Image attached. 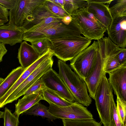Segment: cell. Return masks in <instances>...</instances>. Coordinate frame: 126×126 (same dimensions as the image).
I'll list each match as a JSON object with an SVG mask.
<instances>
[{
    "mask_svg": "<svg viewBox=\"0 0 126 126\" xmlns=\"http://www.w3.org/2000/svg\"><path fill=\"white\" fill-rule=\"evenodd\" d=\"M44 2L53 13L60 17L63 18L70 15L64 9L55 4L50 0H45Z\"/></svg>",
    "mask_w": 126,
    "mask_h": 126,
    "instance_id": "28",
    "label": "cell"
},
{
    "mask_svg": "<svg viewBox=\"0 0 126 126\" xmlns=\"http://www.w3.org/2000/svg\"><path fill=\"white\" fill-rule=\"evenodd\" d=\"M111 117L112 126H126L123 124L117 113L116 105L115 103L113 95L111 98Z\"/></svg>",
    "mask_w": 126,
    "mask_h": 126,
    "instance_id": "29",
    "label": "cell"
},
{
    "mask_svg": "<svg viewBox=\"0 0 126 126\" xmlns=\"http://www.w3.org/2000/svg\"><path fill=\"white\" fill-rule=\"evenodd\" d=\"M105 73L96 91L94 99L96 109L104 126H112L111 117V98L113 90Z\"/></svg>",
    "mask_w": 126,
    "mask_h": 126,
    "instance_id": "5",
    "label": "cell"
},
{
    "mask_svg": "<svg viewBox=\"0 0 126 126\" xmlns=\"http://www.w3.org/2000/svg\"><path fill=\"white\" fill-rule=\"evenodd\" d=\"M4 112L0 111V118H3V117Z\"/></svg>",
    "mask_w": 126,
    "mask_h": 126,
    "instance_id": "39",
    "label": "cell"
},
{
    "mask_svg": "<svg viewBox=\"0 0 126 126\" xmlns=\"http://www.w3.org/2000/svg\"><path fill=\"white\" fill-rule=\"evenodd\" d=\"M112 18L126 16V0H117L109 8Z\"/></svg>",
    "mask_w": 126,
    "mask_h": 126,
    "instance_id": "24",
    "label": "cell"
},
{
    "mask_svg": "<svg viewBox=\"0 0 126 126\" xmlns=\"http://www.w3.org/2000/svg\"><path fill=\"white\" fill-rule=\"evenodd\" d=\"M9 15L8 10L0 5V18L5 23L9 21L8 17Z\"/></svg>",
    "mask_w": 126,
    "mask_h": 126,
    "instance_id": "34",
    "label": "cell"
},
{
    "mask_svg": "<svg viewBox=\"0 0 126 126\" xmlns=\"http://www.w3.org/2000/svg\"><path fill=\"white\" fill-rule=\"evenodd\" d=\"M60 77L74 98L75 101L88 107L92 100L84 81L73 71L69 65L60 60L58 62Z\"/></svg>",
    "mask_w": 126,
    "mask_h": 126,
    "instance_id": "2",
    "label": "cell"
},
{
    "mask_svg": "<svg viewBox=\"0 0 126 126\" xmlns=\"http://www.w3.org/2000/svg\"><path fill=\"white\" fill-rule=\"evenodd\" d=\"M81 34L82 32L79 27L72 19L68 25L64 24L62 21H55L38 31L24 32L23 40L31 43L45 39L75 38L81 37Z\"/></svg>",
    "mask_w": 126,
    "mask_h": 126,
    "instance_id": "1",
    "label": "cell"
},
{
    "mask_svg": "<svg viewBox=\"0 0 126 126\" xmlns=\"http://www.w3.org/2000/svg\"><path fill=\"white\" fill-rule=\"evenodd\" d=\"M47 88L55 92L68 101L73 102L75 100L59 74L52 68L41 78Z\"/></svg>",
    "mask_w": 126,
    "mask_h": 126,
    "instance_id": "11",
    "label": "cell"
},
{
    "mask_svg": "<svg viewBox=\"0 0 126 126\" xmlns=\"http://www.w3.org/2000/svg\"><path fill=\"white\" fill-rule=\"evenodd\" d=\"M24 31L21 27L8 22L0 26V43L13 46L23 41Z\"/></svg>",
    "mask_w": 126,
    "mask_h": 126,
    "instance_id": "15",
    "label": "cell"
},
{
    "mask_svg": "<svg viewBox=\"0 0 126 126\" xmlns=\"http://www.w3.org/2000/svg\"><path fill=\"white\" fill-rule=\"evenodd\" d=\"M108 37L119 47L126 46V16L112 18L107 31Z\"/></svg>",
    "mask_w": 126,
    "mask_h": 126,
    "instance_id": "14",
    "label": "cell"
},
{
    "mask_svg": "<svg viewBox=\"0 0 126 126\" xmlns=\"http://www.w3.org/2000/svg\"><path fill=\"white\" fill-rule=\"evenodd\" d=\"M72 20L70 15L65 16L63 18L62 21L65 24L67 25H69Z\"/></svg>",
    "mask_w": 126,
    "mask_h": 126,
    "instance_id": "36",
    "label": "cell"
},
{
    "mask_svg": "<svg viewBox=\"0 0 126 126\" xmlns=\"http://www.w3.org/2000/svg\"><path fill=\"white\" fill-rule=\"evenodd\" d=\"M21 66L13 69L0 84V98L4 95L25 71Z\"/></svg>",
    "mask_w": 126,
    "mask_h": 126,
    "instance_id": "19",
    "label": "cell"
},
{
    "mask_svg": "<svg viewBox=\"0 0 126 126\" xmlns=\"http://www.w3.org/2000/svg\"><path fill=\"white\" fill-rule=\"evenodd\" d=\"M48 107L50 112L58 119H92L91 113L83 105L76 101L66 107L60 106L51 103Z\"/></svg>",
    "mask_w": 126,
    "mask_h": 126,
    "instance_id": "9",
    "label": "cell"
},
{
    "mask_svg": "<svg viewBox=\"0 0 126 126\" xmlns=\"http://www.w3.org/2000/svg\"><path fill=\"white\" fill-rule=\"evenodd\" d=\"M54 55L65 62L71 61L90 46L91 40L84 37L48 39Z\"/></svg>",
    "mask_w": 126,
    "mask_h": 126,
    "instance_id": "3",
    "label": "cell"
},
{
    "mask_svg": "<svg viewBox=\"0 0 126 126\" xmlns=\"http://www.w3.org/2000/svg\"><path fill=\"white\" fill-rule=\"evenodd\" d=\"M40 57L33 46L26 41L21 43L18 49L17 58L21 66L24 70L34 63Z\"/></svg>",
    "mask_w": 126,
    "mask_h": 126,
    "instance_id": "17",
    "label": "cell"
},
{
    "mask_svg": "<svg viewBox=\"0 0 126 126\" xmlns=\"http://www.w3.org/2000/svg\"><path fill=\"white\" fill-rule=\"evenodd\" d=\"M18 118L14 113H12L11 110L5 107L3 118L4 126H18Z\"/></svg>",
    "mask_w": 126,
    "mask_h": 126,
    "instance_id": "27",
    "label": "cell"
},
{
    "mask_svg": "<svg viewBox=\"0 0 126 126\" xmlns=\"http://www.w3.org/2000/svg\"><path fill=\"white\" fill-rule=\"evenodd\" d=\"M50 1L57 5L63 9L65 4V0H50Z\"/></svg>",
    "mask_w": 126,
    "mask_h": 126,
    "instance_id": "37",
    "label": "cell"
},
{
    "mask_svg": "<svg viewBox=\"0 0 126 126\" xmlns=\"http://www.w3.org/2000/svg\"><path fill=\"white\" fill-rule=\"evenodd\" d=\"M82 34L90 40H98L103 37L106 28L99 22L86 7L78 10L71 15Z\"/></svg>",
    "mask_w": 126,
    "mask_h": 126,
    "instance_id": "4",
    "label": "cell"
},
{
    "mask_svg": "<svg viewBox=\"0 0 126 126\" xmlns=\"http://www.w3.org/2000/svg\"><path fill=\"white\" fill-rule=\"evenodd\" d=\"M122 49V48L119 47L106 58L104 67V71L105 73L108 74L122 66L115 56Z\"/></svg>",
    "mask_w": 126,
    "mask_h": 126,
    "instance_id": "22",
    "label": "cell"
},
{
    "mask_svg": "<svg viewBox=\"0 0 126 126\" xmlns=\"http://www.w3.org/2000/svg\"><path fill=\"white\" fill-rule=\"evenodd\" d=\"M63 126H102L95 120L62 119Z\"/></svg>",
    "mask_w": 126,
    "mask_h": 126,
    "instance_id": "23",
    "label": "cell"
},
{
    "mask_svg": "<svg viewBox=\"0 0 126 126\" xmlns=\"http://www.w3.org/2000/svg\"><path fill=\"white\" fill-rule=\"evenodd\" d=\"M44 100L61 107L69 106L73 102L65 99L54 91L46 88L42 90Z\"/></svg>",
    "mask_w": 126,
    "mask_h": 126,
    "instance_id": "21",
    "label": "cell"
},
{
    "mask_svg": "<svg viewBox=\"0 0 126 126\" xmlns=\"http://www.w3.org/2000/svg\"><path fill=\"white\" fill-rule=\"evenodd\" d=\"M64 9L70 15L79 9L86 7L87 2L85 0H65Z\"/></svg>",
    "mask_w": 126,
    "mask_h": 126,
    "instance_id": "25",
    "label": "cell"
},
{
    "mask_svg": "<svg viewBox=\"0 0 126 126\" xmlns=\"http://www.w3.org/2000/svg\"><path fill=\"white\" fill-rule=\"evenodd\" d=\"M45 0H16L13 8L9 11V22L21 27L27 17Z\"/></svg>",
    "mask_w": 126,
    "mask_h": 126,
    "instance_id": "10",
    "label": "cell"
},
{
    "mask_svg": "<svg viewBox=\"0 0 126 126\" xmlns=\"http://www.w3.org/2000/svg\"><path fill=\"white\" fill-rule=\"evenodd\" d=\"M89 1L102 3L105 4H110L113 0H88Z\"/></svg>",
    "mask_w": 126,
    "mask_h": 126,
    "instance_id": "38",
    "label": "cell"
},
{
    "mask_svg": "<svg viewBox=\"0 0 126 126\" xmlns=\"http://www.w3.org/2000/svg\"><path fill=\"white\" fill-rule=\"evenodd\" d=\"M44 100L42 91L30 94L24 95L19 99L15 104V111L14 113L19 117V115L37 104L41 100Z\"/></svg>",
    "mask_w": 126,
    "mask_h": 126,
    "instance_id": "18",
    "label": "cell"
},
{
    "mask_svg": "<svg viewBox=\"0 0 126 126\" xmlns=\"http://www.w3.org/2000/svg\"><path fill=\"white\" fill-rule=\"evenodd\" d=\"M7 51L5 45L0 43V63L2 61L3 58Z\"/></svg>",
    "mask_w": 126,
    "mask_h": 126,
    "instance_id": "35",
    "label": "cell"
},
{
    "mask_svg": "<svg viewBox=\"0 0 126 126\" xmlns=\"http://www.w3.org/2000/svg\"><path fill=\"white\" fill-rule=\"evenodd\" d=\"M108 74V80L114 94L126 104V65Z\"/></svg>",
    "mask_w": 126,
    "mask_h": 126,
    "instance_id": "12",
    "label": "cell"
},
{
    "mask_svg": "<svg viewBox=\"0 0 126 126\" xmlns=\"http://www.w3.org/2000/svg\"><path fill=\"white\" fill-rule=\"evenodd\" d=\"M46 88L43 80L40 78L26 91L23 95H27L39 92Z\"/></svg>",
    "mask_w": 126,
    "mask_h": 126,
    "instance_id": "31",
    "label": "cell"
},
{
    "mask_svg": "<svg viewBox=\"0 0 126 126\" xmlns=\"http://www.w3.org/2000/svg\"><path fill=\"white\" fill-rule=\"evenodd\" d=\"M115 57L121 66L126 65V48H122V50L116 55Z\"/></svg>",
    "mask_w": 126,
    "mask_h": 126,
    "instance_id": "32",
    "label": "cell"
},
{
    "mask_svg": "<svg viewBox=\"0 0 126 126\" xmlns=\"http://www.w3.org/2000/svg\"><path fill=\"white\" fill-rule=\"evenodd\" d=\"M86 8L100 23L105 26L108 31L112 18L109 9V4L92 2L88 0Z\"/></svg>",
    "mask_w": 126,
    "mask_h": 126,
    "instance_id": "16",
    "label": "cell"
},
{
    "mask_svg": "<svg viewBox=\"0 0 126 126\" xmlns=\"http://www.w3.org/2000/svg\"><path fill=\"white\" fill-rule=\"evenodd\" d=\"M16 0H0V5L7 10H11L14 6Z\"/></svg>",
    "mask_w": 126,
    "mask_h": 126,
    "instance_id": "33",
    "label": "cell"
},
{
    "mask_svg": "<svg viewBox=\"0 0 126 126\" xmlns=\"http://www.w3.org/2000/svg\"><path fill=\"white\" fill-rule=\"evenodd\" d=\"M24 114L40 116L51 121L58 119L50 112L48 107L39 102L22 114Z\"/></svg>",
    "mask_w": 126,
    "mask_h": 126,
    "instance_id": "20",
    "label": "cell"
},
{
    "mask_svg": "<svg viewBox=\"0 0 126 126\" xmlns=\"http://www.w3.org/2000/svg\"><path fill=\"white\" fill-rule=\"evenodd\" d=\"M5 23L3 22L0 20V26L4 25Z\"/></svg>",
    "mask_w": 126,
    "mask_h": 126,
    "instance_id": "40",
    "label": "cell"
},
{
    "mask_svg": "<svg viewBox=\"0 0 126 126\" xmlns=\"http://www.w3.org/2000/svg\"><path fill=\"white\" fill-rule=\"evenodd\" d=\"M40 56L46 53L51 47L50 42L48 39H45L31 43Z\"/></svg>",
    "mask_w": 126,
    "mask_h": 126,
    "instance_id": "26",
    "label": "cell"
},
{
    "mask_svg": "<svg viewBox=\"0 0 126 126\" xmlns=\"http://www.w3.org/2000/svg\"><path fill=\"white\" fill-rule=\"evenodd\" d=\"M4 79L3 78H0V84L2 83V82L3 81Z\"/></svg>",
    "mask_w": 126,
    "mask_h": 126,
    "instance_id": "41",
    "label": "cell"
},
{
    "mask_svg": "<svg viewBox=\"0 0 126 126\" xmlns=\"http://www.w3.org/2000/svg\"><path fill=\"white\" fill-rule=\"evenodd\" d=\"M105 59L103 58L98 51L94 67L90 74L84 79L89 96L94 99L96 91L105 72Z\"/></svg>",
    "mask_w": 126,
    "mask_h": 126,
    "instance_id": "13",
    "label": "cell"
},
{
    "mask_svg": "<svg viewBox=\"0 0 126 126\" xmlns=\"http://www.w3.org/2000/svg\"><path fill=\"white\" fill-rule=\"evenodd\" d=\"M116 110L122 123L126 125V104L117 96Z\"/></svg>",
    "mask_w": 126,
    "mask_h": 126,
    "instance_id": "30",
    "label": "cell"
},
{
    "mask_svg": "<svg viewBox=\"0 0 126 126\" xmlns=\"http://www.w3.org/2000/svg\"><path fill=\"white\" fill-rule=\"evenodd\" d=\"M98 41L93 43L70 61L71 69L84 80L90 74L96 63L98 49Z\"/></svg>",
    "mask_w": 126,
    "mask_h": 126,
    "instance_id": "6",
    "label": "cell"
},
{
    "mask_svg": "<svg viewBox=\"0 0 126 126\" xmlns=\"http://www.w3.org/2000/svg\"><path fill=\"white\" fill-rule=\"evenodd\" d=\"M44 1L37 6L33 11L32 14L27 18L21 27L24 32H37L50 23L62 21L63 18L53 13L45 4Z\"/></svg>",
    "mask_w": 126,
    "mask_h": 126,
    "instance_id": "7",
    "label": "cell"
},
{
    "mask_svg": "<svg viewBox=\"0 0 126 126\" xmlns=\"http://www.w3.org/2000/svg\"><path fill=\"white\" fill-rule=\"evenodd\" d=\"M52 54L42 62L36 69L10 94L2 106L3 107L7 104L16 100L23 95L26 91L45 74L52 68L53 60Z\"/></svg>",
    "mask_w": 126,
    "mask_h": 126,
    "instance_id": "8",
    "label": "cell"
}]
</instances>
